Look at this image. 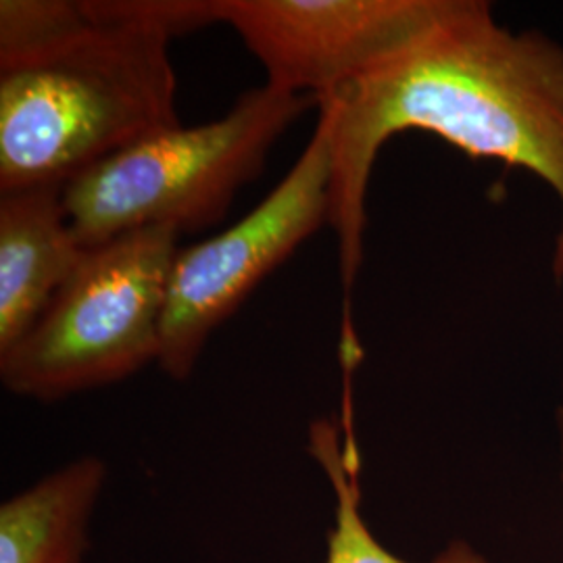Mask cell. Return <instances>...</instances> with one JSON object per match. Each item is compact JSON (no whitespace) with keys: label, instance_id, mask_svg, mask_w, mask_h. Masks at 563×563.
<instances>
[{"label":"cell","instance_id":"7c38bea8","mask_svg":"<svg viewBox=\"0 0 563 563\" xmlns=\"http://www.w3.org/2000/svg\"><path fill=\"white\" fill-rule=\"evenodd\" d=\"M562 393H563V380H562ZM560 411H562V413H563V402H562V407H560Z\"/></svg>","mask_w":563,"mask_h":563},{"label":"cell","instance_id":"6da1fadb","mask_svg":"<svg viewBox=\"0 0 563 563\" xmlns=\"http://www.w3.org/2000/svg\"><path fill=\"white\" fill-rule=\"evenodd\" d=\"M330 125V228L344 292L363 263L365 199L388 139L420 130L474 159L539 178L560 205L551 272L563 284V46L511 30L484 0H453L399 53L318 101Z\"/></svg>","mask_w":563,"mask_h":563},{"label":"cell","instance_id":"3957f363","mask_svg":"<svg viewBox=\"0 0 563 563\" xmlns=\"http://www.w3.org/2000/svg\"><path fill=\"white\" fill-rule=\"evenodd\" d=\"M311 102L263 84L241 95L222 120L180 123L86 169L63 186L81 246L153 225L181 234L222 222L239 188L262 174L272 146Z\"/></svg>","mask_w":563,"mask_h":563},{"label":"cell","instance_id":"9c48e42d","mask_svg":"<svg viewBox=\"0 0 563 563\" xmlns=\"http://www.w3.org/2000/svg\"><path fill=\"white\" fill-rule=\"evenodd\" d=\"M309 451L320 463L334 493V522L328 532L325 563H418L393 553L374 534L363 514L360 460L351 439L330 422L313 423L309 432ZM426 563H493L483 551L467 541L446 544Z\"/></svg>","mask_w":563,"mask_h":563},{"label":"cell","instance_id":"277c9868","mask_svg":"<svg viewBox=\"0 0 563 563\" xmlns=\"http://www.w3.org/2000/svg\"><path fill=\"white\" fill-rule=\"evenodd\" d=\"M178 239L153 225L88 249L36 325L0 355L4 388L60 401L157 363Z\"/></svg>","mask_w":563,"mask_h":563},{"label":"cell","instance_id":"ba28073f","mask_svg":"<svg viewBox=\"0 0 563 563\" xmlns=\"http://www.w3.org/2000/svg\"><path fill=\"white\" fill-rule=\"evenodd\" d=\"M107 483L101 457L60 465L0 505V563H84Z\"/></svg>","mask_w":563,"mask_h":563},{"label":"cell","instance_id":"5b68a950","mask_svg":"<svg viewBox=\"0 0 563 563\" xmlns=\"http://www.w3.org/2000/svg\"><path fill=\"white\" fill-rule=\"evenodd\" d=\"M332 142L320 115L284 180L241 222L180 249L167 284L157 365L186 380L205 344L242 301L323 223L330 225Z\"/></svg>","mask_w":563,"mask_h":563},{"label":"cell","instance_id":"7a4b0ae2","mask_svg":"<svg viewBox=\"0 0 563 563\" xmlns=\"http://www.w3.org/2000/svg\"><path fill=\"white\" fill-rule=\"evenodd\" d=\"M101 27L53 59L0 71V192L65 186L180 125L169 41L218 23L213 0H97Z\"/></svg>","mask_w":563,"mask_h":563},{"label":"cell","instance_id":"30bf717a","mask_svg":"<svg viewBox=\"0 0 563 563\" xmlns=\"http://www.w3.org/2000/svg\"><path fill=\"white\" fill-rule=\"evenodd\" d=\"M99 27L97 0H2L0 71L53 59Z\"/></svg>","mask_w":563,"mask_h":563},{"label":"cell","instance_id":"52a82bcc","mask_svg":"<svg viewBox=\"0 0 563 563\" xmlns=\"http://www.w3.org/2000/svg\"><path fill=\"white\" fill-rule=\"evenodd\" d=\"M86 251L67 218L63 186L0 192V355L36 325Z\"/></svg>","mask_w":563,"mask_h":563},{"label":"cell","instance_id":"8992f818","mask_svg":"<svg viewBox=\"0 0 563 563\" xmlns=\"http://www.w3.org/2000/svg\"><path fill=\"white\" fill-rule=\"evenodd\" d=\"M453 0H213L267 81L316 102L399 53Z\"/></svg>","mask_w":563,"mask_h":563},{"label":"cell","instance_id":"8fae6325","mask_svg":"<svg viewBox=\"0 0 563 563\" xmlns=\"http://www.w3.org/2000/svg\"><path fill=\"white\" fill-rule=\"evenodd\" d=\"M560 476L563 483V413L560 411Z\"/></svg>","mask_w":563,"mask_h":563}]
</instances>
